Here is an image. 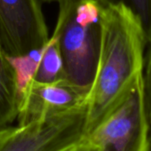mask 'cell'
I'll return each mask as SVG.
<instances>
[{"mask_svg":"<svg viewBox=\"0 0 151 151\" xmlns=\"http://www.w3.org/2000/svg\"><path fill=\"white\" fill-rule=\"evenodd\" d=\"M49 38L39 0H0V45L6 55L26 54Z\"/></svg>","mask_w":151,"mask_h":151,"instance_id":"5","label":"cell"},{"mask_svg":"<svg viewBox=\"0 0 151 151\" xmlns=\"http://www.w3.org/2000/svg\"><path fill=\"white\" fill-rule=\"evenodd\" d=\"M147 56L144 58L145 71L143 72V90L146 111L149 124H151V33L147 39Z\"/></svg>","mask_w":151,"mask_h":151,"instance_id":"11","label":"cell"},{"mask_svg":"<svg viewBox=\"0 0 151 151\" xmlns=\"http://www.w3.org/2000/svg\"><path fill=\"white\" fill-rule=\"evenodd\" d=\"M0 50H2V48H1V45H0Z\"/></svg>","mask_w":151,"mask_h":151,"instance_id":"15","label":"cell"},{"mask_svg":"<svg viewBox=\"0 0 151 151\" xmlns=\"http://www.w3.org/2000/svg\"><path fill=\"white\" fill-rule=\"evenodd\" d=\"M17 126H6L0 129V147L6 141V139L15 132Z\"/></svg>","mask_w":151,"mask_h":151,"instance_id":"13","label":"cell"},{"mask_svg":"<svg viewBox=\"0 0 151 151\" xmlns=\"http://www.w3.org/2000/svg\"><path fill=\"white\" fill-rule=\"evenodd\" d=\"M101 5H124L139 21L144 31L146 44L151 33V0H97Z\"/></svg>","mask_w":151,"mask_h":151,"instance_id":"10","label":"cell"},{"mask_svg":"<svg viewBox=\"0 0 151 151\" xmlns=\"http://www.w3.org/2000/svg\"><path fill=\"white\" fill-rule=\"evenodd\" d=\"M18 87L14 69L3 50H0V129L17 119Z\"/></svg>","mask_w":151,"mask_h":151,"instance_id":"7","label":"cell"},{"mask_svg":"<svg viewBox=\"0 0 151 151\" xmlns=\"http://www.w3.org/2000/svg\"><path fill=\"white\" fill-rule=\"evenodd\" d=\"M45 45L38 49L32 50L31 52L20 56H8L6 54L16 75L18 99L29 81L33 79V76L39 64Z\"/></svg>","mask_w":151,"mask_h":151,"instance_id":"9","label":"cell"},{"mask_svg":"<svg viewBox=\"0 0 151 151\" xmlns=\"http://www.w3.org/2000/svg\"><path fill=\"white\" fill-rule=\"evenodd\" d=\"M56 35L66 79L79 87L91 89L97 70L101 40V21L82 24L75 19V0H59Z\"/></svg>","mask_w":151,"mask_h":151,"instance_id":"2","label":"cell"},{"mask_svg":"<svg viewBox=\"0 0 151 151\" xmlns=\"http://www.w3.org/2000/svg\"><path fill=\"white\" fill-rule=\"evenodd\" d=\"M45 1H59V0H45Z\"/></svg>","mask_w":151,"mask_h":151,"instance_id":"14","label":"cell"},{"mask_svg":"<svg viewBox=\"0 0 151 151\" xmlns=\"http://www.w3.org/2000/svg\"><path fill=\"white\" fill-rule=\"evenodd\" d=\"M89 91L67 79L49 84L32 79L19 96V126L86 109Z\"/></svg>","mask_w":151,"mask_h":151,"instance_id":"6","label":"cell"},{"mask_svg":"<svg viewBox=\"0 0 151 151\" xmlns=\"http://www.w3.org/2000/svg\"><path fill=\"white\" fill-rule=\"evenodd\" d=\"M86 109L17 126L0 151H64L85 138Z\"/></svg>","mask_w":151,"mask_h":151,"instance_id":"4","label":"cell"},{"mask_svg":"<svg viewBox=\"0 0 151 151\" xmlns=\"http://www.w3.org/2000/svg\"><path fill=\"white\" fill-rule=\"evenodd\" d=\"M61 79H66L63 63L56 35L52 34L45 45L33 80L37 83L49 84Z\"/></svg>","mask_w":151,"mask_h":151,"instance_id":"8","label":"cell"},{"mask_svg":"<svg viewBox=\"0 0 151 151\" xmlns=\"http://www.w3.org/2000/svg\"><path fill=\"white\" fill-rule=\"evenodd\" d=\"M150 125L142 75L124 101L86 138L100 151H150Z\"/></svg>","mask_w":151,"mask_h":151,"instance_id":"3","label":"cell"},{"mask_svg":"<svg viewBox=\"0 0 151 151\" xmlns=\"http://www.w3.org/2000/svg\"><path fill=\"white\" fill-rule=\"evenodd\" d=\"M101 27L99 61L86 100L85 137L124 101L144 69L146 38L130 9L121 4L101 5Z\"/></svg>","mask_w":151,"mask_h":151,"instance_id":"1","label":"cell"},{"mask_svg":"<svg viewBox=\"0 0 151 151\" xmlns=\"http://www.w3.org/2000/svg\"><path fill=\"white\" fill-rule=\"evenodd\" d=\"M64 151H100V148L88 138H84L79 142L65 149Z\"/></svg>","mask_w":151,"mask_h":151,"instance_id":"12","label":"cell"}]
</instances>
